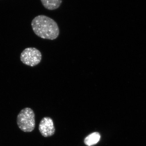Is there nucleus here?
Here are the masks:
<instances>
[{
    "mask_svg": "<svg viewBox=\"0 0 146 146\" xmlns=\"http://www.w3.org/2000/svg\"><path fill=\"white\" fill-rule=\"evenodd\" d=\"M42 55L36 48H28L21 53V60L25 65L34 67L41 62Z\"/></svg>",
    "mask_w": 146,
    "mask_h": 146,
    "instance_id": "3",
    "label": "nucleus"
},
{
    "mask_svg": "<svg viewBox=\"0 0 146 146\" xmlns=\"http://www.w3.org/2000/svg\"><path fill=\"white\" fill-rule=\"evenodd\" d=\"M18 127L24 132H30L35 127V114L33 110L29 108L22 109L17 116Z\"/></svg>",
    "mask_w": 146,
    "mask_h": 146,
    "instance_id": "2",
    "label": "nucleus"
},
{
    "mask_svg": "<svg viewBox=\"0 0 146 146\" xmlns=\"http://www.w3.org/2000/svg\"><path fill=\"white\" fill-rule=\"evenodd\" d=\"M31 26L34 33L43 39L54 40L59 35L57 23L45 15L35 17L32 21Z\"/></svg>",
    "mask_w": 146,
    "mask_h": 146,
    "instance_id": "1",
    "label": "nucleus"
},
{
    "mask_svg": "<svg viewBox=\"0 0 146 146\" xmlns=\"http://www.w3.org/2000/svg\"><path fill=\"white\" fill-rule=\"evenodd\" d=\"M39 132L44 137H50L55 132L53 121L49 117H44L41 120L39 126Z\"/></svg>",
    "mask_w": 146,
    "mask_h": 146,
    "instance_id": "4",
    "label": "nucleus"
},
{
    "mask_svg": "<svg viewBox=\"0 0 146 146\" xmlns=\"http://www.w3.org/2000/svg\"><path fill=\"white\" fill-rule=\"evenodd\" d=\"M44 7L48 10H53L59 8L62 0H41Z\"/></svg>",
    "mask_w": 146,
    "mask_h": 146,
    "instance_id": "6",
    "label": "nucleus"
},
{
    "mask_svg": "<svg viewBox=\"0 0 146 146\" xmlns=\"http://www.w3.org/2000/svg\"><path fill=\"white\" fill-rule=\"evenodd\" d=\"M100 138L101 135L99 132H94L89 134L84 138V143L86 146H94L99 142Z\"/></svg>",
    "mask_w": 146,
    "mask_h": 146,
    "instance_id": "5",
    "label": "nucleus"
}]
</instances>
